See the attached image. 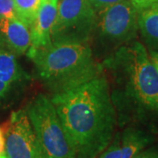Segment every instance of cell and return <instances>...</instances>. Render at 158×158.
<instances>
[{"label":"cell","mask_w":158,"mask_h":158,"mask_svg":"<svg viewBox=\"0 0 158 158\" xmlns=\"http://www.w3.org/2000/svg\"><path fill=\"white\" fill-rule=\"evenodd\" d=\"M77 158H98L114 136L118 114L110 84L101 74L51 98Z\"/></svg>","instance_id":"obj_1"},{"label":"cell","mask_w":158,"mask_h":158,"mask_svg":"<svg viewBox=\"0 0 158 158\" xmlns=\"http://www.w3.org/2000/svg\"><path fill=\"white\" fill-rule=\"evenodd\" d=\"M111 75V97L120 117L131 113L158 118V70L137 40L118 48L103 63Z\"/></svg>","instance_id":"obj_2"},{"label":"cell","mask_w":158,"mask_h":158,"mask_svg":"<svg viewBox=\"0 0 158 158\" xmlns=\"http://www.w3.org/2000/svg\"><path fill=\"white\" fill-rule=\"evenodd\" d=\"M27 53L40 80L54 94L83 85L101 75L103 70L89 43L51 42Z\"/></svg>","instance_id":"obj_3"},{"label":"cell","mask_w":158,"mask_h":158,"mask_svg":"<svg viewBox=\"0 0 158 158\" xmlns=\"http://www.w3.org/2000/svg\"><path fill=\"white\" fill-rule=\"evenodd\" d=\"M42 158H77L73 144L49 98L39 94L26 109Z\"/></svg>","instance_id":"obj_4"},{"label":"cell","mask_w":158,"mask_h":158,"mask_svg":"<svg viewBox=\"0 0 158 158\" xmlns=\"http://www.w3.org/2000/svg\"><path fill=\"white\" fill-rule=\"evenodd\" d=\"M96 24V11L89 0H61L51 42L88 43L94 35Z\"/></svg>","instance_id":"obj_5"},{"label":"cell","mask_w":158,"mask_h":158,"mask_svg":"<svg viewBox=\"0 0 158 158\" xmlns=\"http://www.w3.org/2000/svg\"><path fill=\"white\" fill-rule=\"evenodd\" d=\"M98 12L94 35L99 45L117 49L135 40L139 31L138 11L130 0L121 1Z\"/></svg>","instance_id":"obj_6"},{"label":"cell","mask_w":158,"mask_h":158,"mask_svg":"<svg viewBox=\"0 0 158 158\" xmlns=\"http://www.w3.org/2000/svg\"><path fill=\"white\" fill-rule=\"evenodd\" d=\"M1 130L7 158H42L33 127L26 110L12 112Z\"/></svg>","instance_id":"obj_7"},{"label":"cell","mask_w":158,"mask_h":158,"mask_svg":"<svg viewBox=\"0 0 158 158\" xmlns=\"http://www.w3.org/2000/svg\"><path fill=\"white\" fill-rule=\"evenodd\" d=\"M152 137L145 131L127 127L116 134L98 158H133L151 143Z\"/></svg>","instance_id":"obj_8"},{"label":"cell","mask_w":158,"mask_h":158,"mask_svg":"<svg viewBox=\"0 0 158 158\" xmlns=\"http://www.w3.org/2000/svg\"><path fill=\"white\" fill-rule=\"evenodd\" d=\"M31 46L28 27L16 16L0 18V48L14 56L24 55ZM5 49V50H6Z\"/></svg>","instance_id":"obj_9"},{"label":"cell","mask_w":158,"mask_h":158,"mask_svg":"<svg viewBox=\"0 0 158 158\" xmlns=\"http://www.w3.org/2000/svg\"><path fill=\"white\" fill-rule=\"evenodd\" d=\"M58 0H42L35 20L30 27L31 46L39 49L51 44V32L57 15Z\"/></svg>","instance_id":"obj_10"},{"label":"cell","mask_w":158,"mask_h":158,"mask_svg":"<svg viewBox=\"0 0 158 158\" xmlns=\"http://www.w3.org/2000/svg\"><path fill=\"white\" fill-rule=\"evenodd\" d=\"M138 30L148 51H158V2L138 12Z\"/></svg>","instance_id":"obj_11"},{"label":"cell","mask_w":158,"mask_h":158,"mask_svg":"<svg viewBox=\"0 0 158 158\" xmlns=\"http://www.w3.org/2000/svg\"><path fill=\"white\" fill-rule=\"evenodd\" d=\"M23 77V71L15 59V56L0 48V80L9 84Z\"/></svg>","instance_id":"obj_12"},{"label":"cell","mask_w":158,"mask_h":158,"mask_svg":"<svg viewBox=\"0 0 158 158\" xmlns=\"http://www.w3.org/2000/svg\"><path fill=\"white\" fill-rule=\"evenodd\" d=\"M16 17L29 28L33 25L42 0H13Z\"/></svg>","instance_id":"obj_13"},{"label":"cell","mask_w":158,"mask_h":158,"mask_svg":"<svg viewBox=\"0 0 158 158\" xmlns=\"http://www.w3.org/2000/svg\"><path fill=\"white\" fill-rule=\"evenodd\" d=\"M13 16H16L13 0H0V18Z\"/></svg>","instance_id":"obj_14"},{"label":"cell","mask_w":158,"mask_h":158,"mask_svg":"<svg viewBox=\"0 0 158 158\" xmlns=\"http://www.w3.org/2000/svg\"><path fill=\"white\" fill-rule=\"evenodd\" d=\"M95 11H100L124 0H89Z\"/></svg>","instance_id":"obj_15"},{"label":"cell","mask_w":158,"mask_h":158,"mask_svg":"<svg viewBox=\"0 0 158 158\" xmlns=\"http://www.w3.org/2000/svg\"><path fill=\"white\" fill-rule=\"evenodd\" d=\"M133 158H158V147L144 148Z\"/></svg>","instance_id":"obj_16"},{"label":"cell","mask_w":158,"mask_h":158,"mask_svg":"<svg viewBox=\"0 0 158 158\" xmlns=\"http://www.w3.org/2000/svg\"><path fill=\"white\" fill-rule=\"evenodd\" d=\"M130 1L132 2L133 6L135 7L138 12L158 2V0H130Z\"/></svg>","instance_id":"obj_17"},{"label":"cell","mask_w":158,"mask_h":158,"mask_svg":"<svg viewBox=\"0 0 158 158\" xmlns=\"http://www.w3.org/2000/svg\"><path fill=\"white\" fill-rule=\"evenodd\" d=\"M0 158H7L6 155V141L5 136L0 128Z\"/></svg>","instance_id":"obj_18"},{"label":"cell","mask_w":158,"mask_h":158,"mask_svg":"<svg viewBox=\"0 0 158 158\" xmlns=\"http://www.w3.org/2000/svg\"><path fill=\"white\" fill-rule=\"evenodd\" d=\"M11 84L5 82L3 80H0V98L4 97L6 94V92L8 91L9 88H10Z\"/></svg>","instance_id":"obj_19"},{"label":"cell","mask_w":158,"mask_h":158,"mask_svg":"<svg viewBox=\"0 0 158 158\" xmlns=\"http://www.w3.org/2000/svg\"><path fill=\"white\" fill-rule=\"evenodd\" d=\"M148 53H149V56L151 57L155 66L156 67L158 70V51H148Z\"/></svg>","instance_id":"obj_20"}]
</instances>
